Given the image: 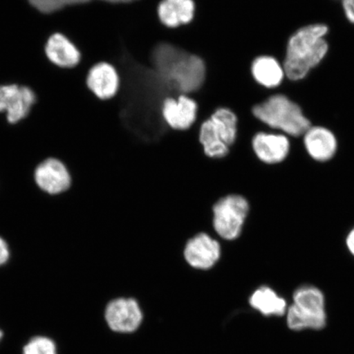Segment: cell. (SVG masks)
<instances>
[{
  "instance_id": "obj_1",
  "label": "cell",
  "mask_w": 354,
  "mask_h": 354,
  "mask_svg": "<svg viewBox=\"0 0 354 354\" xmlns=\"http://www.w3.org/2000/svg\"><path fill=\"white\" fill-rule=\"evenodd\" d=\"M149 65L176 98L180 95L196 94L205 82L206 66L201 57L169 43H159L153 48Z\"/></svg>"
},
{
  "instance_id": "obj_2",
  "label": "cell",
  "mask_w": 354,
  "mask_h": 354,
  "mask_svg": "<svg viewBox=\"0 0 354 354\" xmlns=\"http://www.w3.org/2000/svg\"><path fill=\"white\" fill-rule=\"evenodd\" d=\"M328 34V26L313 24L302 26L290 35L283 60L287 79L302 81L322 64L329 52Z\"/></svg>"
},
{
  "instance_id": "obj_3",
  "label": "cell",
  "mask_w": 354,
  "mask_h": 354,
  "mask_svg": "<svg viewBox=\"0 0 354 354\" xmlns=\"http://www.w3.org/2000/svg\"><path fill=\"white\" fill-rule=\"evenodd\" d=\"M257 120L288 136L299 137L312 125L299 104L283 94L270 95L252 107Z\"/></svg>"
},
{
  "instance_id": "obj_4",
  "label": "cell",
  "mask_w": 354,
  "mask_h": 354,
  "mask_svg": "<svg viewBox=\"0 0 354 354\" xmlns=\"http://www.w3.org/2000/svg\"><path fill=\"white\" fill-rule=\"evenodd\" d=\"M238 133L236 114L232 110L221 108L199 126L198 142L207 157L224 158L229 153L230 147L236 143Z\"/></svg>"
},
{
  "instance_id": "obj_5",
  "label": "cell",
  "mask_w": 354,
  "mask_h": 354,
  "mask_svg": "<svg viewBox=\"0 0 354 354\" xmlns=\"http://www.w3.org/2000/svg\"><path fill=\"white\" fill-rule=\"evenodd\" d=\"M249 212V202L243 196L232 194L221 198L212 207L216 232L225 240H236L240 236Z\"/></svg>"
},
{
  "instance_id": "obj_6",
  "label": "cell",
  "mask_w": 354,
  "mask_h": 354,
  "mask_svg": "<svg viewBox=\"0 0 354 354\" xmlns=\"http://www.w3.org/2000/svg\"><path fill=\"white\" fill-rule=\"evenodd\" d=\"M37 95L28 86L17 84L0 85V113H6L8 122L24 120L32 112Z\"/></svg>"
},
{
  "instance_id": "obj_7",
  "label": "cell",
  "mask_w": 354,
  "mask_h": 354,
  "mask_svg": "<svg viewBox=\"0 0 354 354\" xmlns=\"http://www.w3.org/2000/svg\"><path fill=\"white\" fill-rule=\"evenodd\" d=\"M162 118L171 129L185 131L193 127L198 119L196 101L185 95L167 98L162 107Z\"/></svg>"
},
{
  "instance_id": "obj_8",
  "label": "cell",
  "mask_w": 354,
  "mask_h": 354,
  "mask_svg": "<svg viewBox=\"0 0 354 354\" xmlns=\"http://www.w3.org/2000/svg\"><path fill=\"white\" fill-rule=\"evenodd\" d=\"M252 148L259 159L267 165H277L285 160L290 151L289 136L281 132L256 133L252 139Z\"/></svg>"
},
{
  "instance_id": "obj_9",
  "label": "cell",
  "mask_w": 354,
  "mask_h": 354,
  "mask_svg": "<svg viewBox=\"0 0 354 354\" xmlns=\"http://www.w3.org/2000/svg\"><path fill=\"white\" fill-rule=\"evenodd\" d=\"M105 318L111 330L129 333L138 328L142 321V313L136 300L118 299L109 304Z\"/></svg>"
},
{
  "instance_id": "obj_10",
  "label": "cell",
  "mask_w": 354,
  "mask_h": 354,
  "mask_svg": "<svg viewBox=\"0 0 354 354\" xmlns=\"http://www.w3.org/2000/svg\"><path fill=\"white\" fill-rule=\"evenodd\" d=\"M120 84L116 68L107 62H100L92 66L86 76L88 90L102 101L113 99L118 95Z\"/></svg>"
},
{
  "instance_id": "obj_11",
  "label": "cell",
  "mask_w": 354,
  "mask_h": 354,
  "mask_svg": "<svg viewBox=\"0 0 354 354\" xmlns=\"http://www.w3.org/2000/svg\"><path fill=\"white\" fill-rule=\"evenodd\" d=\"M184 256L192 268L210 269L220 259L221 246L209 234L201 233L188 241L185 247Z\"/></svg>"
},
{
  "instance_id": "obj_12",
  "label": "cell",
  "mask_w": 354,
  "mask_h": 354,
  "mask_svg": "<svg viewBox=\"0 0 354 354\" xmlns=\"http://www.w3.org/2000/svg\"><path fill=\"white\" fill-rule=\"evenodd\" d=\"M302 136L305 149L315 161H329L337 152V138L327 127L311 125Z\"/></svg>"
},
{
  "instance_id": "obj_13",
  "label": "cell",
  "mask_w": 354,
  "mask_h": 354,
  "mask_svg": "<svg viewBox=\"0 0 354 354\" xmlns=\"http://www.w3.org/2000/svg\"><path fill=\"white\" fill-rule=\"evenodd\" d=\"M250 74L257 86L267 90H273L281 86L286 78L283 62L269 55H260L254 57L250 65Z\"/></svg>"
},
{
  "instance_id": "obj_14",
  "label": "cell",
  "mask_w": 354,
  "mask_h": 354,
  "mask_svg": "<svg viewBox=\"0 0 354 354\" xmlns=\"http://www.w3.org/2000/svg\"><path fill=\"white\" fill-rule=\"evenodd\" d=\"M39 187L48 194H60L68 189L71 176L63 162L55 158H48L41 163L35 172Z\"/></svg>"
},
{
  "instance_id": "obj_15",
  "label": "cell",
  "mask_w": 354,
  "mask_h": 354,
  "mask_svg": "<svg viewBox=\"0 0 354 354\" xmlns=\"http://www.w3.org/2000/svg\"><path fill=\"white\" fill-rule=\"evenodd\" d=\"M46 54L53 64L64 68H74L82 59L78 48L61 33H55L48 38Z\"/></svg>"
},
{
  "instance_id": "obj_16",
  "label": "cell",
  "mask_w": 354,
  "mask_h": 354,
  "mask_svg": "<svg viewBox=\"0 0 354 354\" xmlns=\"http://www.w3.org/2000/svg\"><path fill=\"white\" fill-rule=\"evenodd\" d=\"M196 13L194 0H162L158 7V16L167 28H176L192 21Z\"/></svg>"
},
{
  "instance_id": "obj_17",
  "label": "cell",
  "mask_w": 354,
  "mask_h": 354,
  "mask_svg": "<svg viewBox=\"0 0 354 354\" xmlns=\"http://www.w3.org/2000/svg\"><path fill=\"white\" fill-rule=\"evenodd\" d=\"M293 305L307 315L326 317L325 296L318 288L303 286L295 291Z\"/></svg>"
},
{
  "instance_id": "obj_18",
  "label": "cell",
  "mask_w": 354,
  "mask_h": 354,
  "mask_svg": "<svg viewBox=\"0 0 354 354\" xmlns=\"http://www.w3.org/2000/svg\"><path fill=\"white\" fill-rule=\"evenodd\" d=\"M250 304L265 316H283L288 309L286 299L268 286L256 290L251 295Z\"/></svg>"
},
{
  "instance_id": "obj_19",
  "label": "cell",
  "mask_w": 354,
  "mask_h": 354,
  "mask_svg": "<svg viewBox=\"0 0 354 354\" xmlns=\"http://www.w3.org/2000/svg\"><path fill=\"white\" fill-rule=\"evenodd\" d=\"M286 322L289 328L295 331L306 329L321 330L326 325V317L307 315L292 304L287 309Z\"/></svg>"
},
{
  "instance_id": "obj_20",
  "label": "cell",
  "mask_w": 354,
  "mask_h": 354,
  "mask_svg": "<svg viewBox=\"0 0 354 354\" xmlns=\"http://www.w3.org/2000/svg\"><path fill=\"white\" fill-rule=\"evenodd\" d=\"M24 354H57V346L46 336H35L25 345Z\"/></svg>"
},
{
  "instance_id": "obj_21",
  "label": "cell",
  "mask_w": 354,
  "mask_h": 354,
  "mask_svg": "<svg viewBox=\"0 0 354 354\" xmlns=\"http://www.w3.org/2000/svg\"><path fill=\"white\" fill-rule=\"evenodd\" d=\"M342 8L346 19L354 25V0H342Z\"/></svg>"
},
{
  "instance_id": "obj_22",
  "label": "cell",
  "mask_w": 354,
  "mask_h": 354,
  "mask_svg": "<svg viewBox=\"0 0 354 354\" xmlns=\"http://www.w3.org/2000/svg\"><path fill=\"white\" fill-rule=\"evenodd\" d=\"M10 258V250L7 243L0 237V266L7 263V261Z\"/></svg>"
},
{
  "instance_id": "obj_23",
  "label": "cell",
  "mask_w": 354,
  "mask_h": 354,
  "mask_svg": "<svg viewBox=\"0 0 354 354\" xmlns=\"http://www.w3.org/2000/svg\"><path fill=\"white\" fill-rule=\"evenodd\" d=\"M346 245L351 254L354 257V228L348 234L346 238Z\"/></svg>"
},
{
  "instance_id": "obj_24",
  "label": "cell",
  "mask_w": 354,
  "mask_h": 354,
  "mask_svg": "<svg viewBox=\"0 0 354 354\" xmlns=\"http://www.w3.org/2000/svg\"><path fill=\"white\" fill-rule=\"evenodd\" d=\"M3 336V332H2V330H0V340H1V339H2Z\"/></svg>"
}]
</instances>
